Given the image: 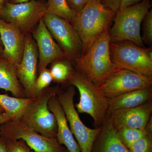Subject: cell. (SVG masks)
<instances>
[{
	"mask_svg": "<svg viewBox=\"0 0 152 152\" xmlns=\"http://www.w3.org/2000/svg\"><path fill=\"white\" fill-rule=\"evenodd\" d=\"M61 152H69V151H68L67 149H66V148H64V149L63 150V151Z\"/></svg>",
	"mask_w": 152,
	"mask_h": 152,
	"instance_id": "8d00e7d4",
	"label": "cell"
},
{
	"mask_svg": "<svg viewBox=\"0 0 152 152\" xmlns=\"http://www.w3.org/2000/svg\"><path fill=\"white\" fill-rule=\"evenodd\" d=\"M150 120L146 127L143 129L125 128L116 130L120 140L128 149L138 139L147 135H152V121Z\"/></svg>",
	"mask_w": 152,
	"mask_h": 152,
	"instance_id": "44dd1931",
	"label": "cell"
},
{
	"mask_svg": "<svg viewBox=\"0 0 152 152\" xmlns=\"http://www.w3.org/2000/svg\"><path fill=\"white\" fill-rule=\"evenodd\" d=\"M142 0H122L120 10L140 2Z\"/></svg>",
	"mask_w": 152,
	"mask_h": 152,
	"instance_id": "f546056e",
	"label": "cell"
},
{
	"mask_svg": "<svg viewBox=\"0 0 152 152\" xmlns=\"http://www.w3.org/2000/svg\"><path fill=\"white\" fill-rule=\"evenodd\" d=\"M0 152H7L5 140L1 137H0Z\"/></svg>",
	"mask_w": 152,
	"mask_h": 152,
	"instance_id": "1f68e13d",
	"label": "cell"
},
{
	"mask_svg": "<svg viewBox=\"0 0 152 152\" xmlns=\"http://www.w3.org/2000/svg\"><path fill=\"white\" fill-rule=\"evenodd\" d=\"M0 89L16 97H26L17 76L16 66L4 57H0Z\"/></svg>",
	"mask_w": 152,
	"mask_h": 152,
	"instance_id": "d6986e66",
	"label": "cell"
},
{
	"mask_svg": "<svg viewBox=\"0 0 152 152\" xmlns=\"http://www.w3.org/2000/svg\"><path fill=\"white\" fill-rule=\"evenodd\" d=\"M0 38L4 46V57L17 66L24 52L26 35L0 18Z\"/></svg>",
	"mask_w": 152,
	"mask_h": 152,
	"instance_id": "9a60e30c",
	"label": "cell"
},
{
	"mask_svg": "<svg viewBox=\"0 0 152 152\" xmlns=\"http://www.w3.org/2000/svg\"><path fill=\"white\" fill-rule=\"evenodd\" d=\"M152 87L135 90L108 99L107 113L121 109L131 108L145 103L152 97Z\"/></svg>",
	"mask_w": 152,
	"mask_h": 152,
	"instance_id": "ac0fdd59",
	"label": "cell"
},
{
	"mask_svg": "<svg viewBox=\"0 0 152 152\" xmlns=\"http://www.w3.org/2000/svg\"><path fill=\"white\" fill-rule=\"evenodd\" d=\"M43 19L52 37L68 60L74 61L81 56V41L72 23L48 11Z\"/></svg>",
	"mask_w": 152,
	"mask_h": 152,
	"instance_id": "30bf717a",
	"label": "cell"
},
{
	"mask_svg": "<svg viewBox=\"0 0 152 152\" xmlns=\"http://www.w3.org/2000/svg\"><path fill=\"white\" fill-rule=\"evenodd\" d=\"M47 11L72 24L77 13L70 7L66 0H48Z\"/></svg>",
	"mask_w": 152,
	"mask_h": 152,
	"instance_id": "7402d4cb",
	"label": "cell"
},
{
	"mask_svg": "<svg viewBox=\"0 0 152 152\" xmlns=\"http://www.w3.org/2000/svg\"><path fill=\"white\" fill-rule=\"evenodd\" d=\"M91 152H129L119 137L109 114L101 126Z\"/></svg>",
	"mask_w": 152,
	"mask_h": 152,
	"instance_id": "e0dca14e",
	"label": "cell"
},
{
	"mask_svg": "<svg viewBox=\"0 0 152 152\" xmlns=\"http://www.w3.org/2000/svg\"><path fill=\"white\" fill-rule=\"evenodd\" d=\"M39 56L37 44L31 34L26 35V44L22 61L16 66L17 75L26 97H36L34 85L38 73Z\"/></svg>",
	"mask_w": 152,
	"mask_h": 152,
	"instance_id": "7c38bea8",
	"label": "cell"
},
{
	"mask_svg": "<svg viewBox=\"0 0 152 152\" xmlns=\"http://www.w3.org/2000/svg\"><path fill=\"white\" fill-rule=\"evenodd\" d=\"M90 0H66L68 5L77 13L80 12Z\"/></svg>",
	"mask_w": 152,
	"mask_h": 152,
	"instance_id": "f1b7e54d",
	"label": "cell"
},
{
	"mask_svg": "<svg viewBox=\"0 0 152 152\" xmlns=\"http://www.w3.org/2000/svg\"><path fill=\"white\" fill-rule=\"evenodd\" d=\"M4 111L3 110L1 107H0V115L1 114H2L3 113H4Z\"/></svg>",
	"mask_w": 152,
	"mask_h": 152,
	"instance_id": "d590c367",
	"label": "cell"
},
{
	"mask_svg": "<svg viewBox=\"0 0 152 152\" xmlns=\"http://www.w3.org/2000/svg\"><path fill=\"white\" fill-rule=\"evenodd\" d=\"M122 0H100V2L106 8L116 13L120 10Z\"/></svg>",
	"mask_w": 152,
	"mask_h": 152,
	"instance_id": "83f0119b",
	"label": "cell"
},
{
	"mask_svg": "<svg viewBox=\"0 0 152 152\" xmlns=\"http://www.w3.org/2000/svg\"><path fill=\"white\" fill-rule=\"evenodd\" d=\"M0 137L7 140H22L37 152H61L64 147L56 139L45 137L22 120H11L0 125Z\"/></svg>",
	"mask_w": 152,
	"mask_h": 152,
	"instance_id": "ba28073f",
	"label": "cell"
},
{
	"mask_svg": "<svg viewBox=\"0 0 152 152\" xmlns=\"http://www.w3.org/2000/svg\"><path fill=\"white\" fill-rule=\"evenodd\" d=\"M47 12V2L42 0L19 4L7 1L0 10V18L26 35L32 33Z\"/></svg>",
	"mask_w": 152,
	"mask_h": 152,
	"instance_id": "52a82bcc",
	"label": "cell"
},
{
	"mask_svg": "<svg viewBox=\"0 0 152 152\" xmlns=\"http://www.w3.org/2000/svg\"><path fill=\"white\" fill-rule=\"evenodd\" d=\"M7 0H0V10L2 8L3 6L5 4L6 2L7 1Z\"/></svg>",
	"mask_w": 152,
	"mask_h": 152,
	"instance_id": "e575fe53",
	"label": "cell"
},
{
	"mask_svg": "<svg viewBox=\"0 0 152 152\" xmlns=\"http://www.w3.org/2000/svg\"><path fill=\"white\" fill-rule=\"evenodd\" d=\"M30 1L31 0H9L8 2L13 4H19V3L26 2Z\"/></svg>",
	"mask_w": 152,
	"mask_h": 152,
	"instance_id": "d6a6232c",
	"label": "cell"
},
{
	"mask_svg": "<svg viewBox=\"0 0 152 152\" xmlns=\"http://www.w3.org/2000/svg\"><path fill=\"white\" fill-rule=\"evenodd\" d=\"M98 1H100V0H98Z\"/></svg>",
	"mask_w": 152,
	"mask_h": 152,
	"instance_id": "f35d334b",
	"label": "cell"
},
{
	"mask_svg": "<svg viewBox=\"0 0 152 152\" xmlns=\"http://www.w3.org/2000/svg\"><path fill=\"white\" fill-rule=\"evenodd\" d=\"M61 91L58 87L45 89L34 99L20 120L42 135L56 139V119L49 108L48 102Z\"/></svg>",
	"mask_w": 152,
	"mask_h": 152,
	"instance_id": "5b68a950",
	"label": "cell"
},
{
	"mask_svg": "<svg viewBox=\"0 0 152 152\" xmlns=\"http://www.w3.org/2000/svg\"><path fill=\"white\" fill-rule=\"evenodd\" d=\"M34 99L18 98L0 94V107L12 117L13 120H20Z\"/></svg>",
	"mask_w": 152,
	"mask_h": 152,
	"instance_id": "ffe728a7",
	"label": "cell"
},
{
	"mask_svg": "<svg viewBox=\"0 0 152 152\" xmlns=\"http://www.w3.org/2000/svg\"><path fill=\"white\" fill-rule=\"evenodd\" d=\"M129 152H152L151 135H147L134 142L129 149Z\"/></svg>",
	"mask_w": 152,
	"mask_h": 152,
	"instance_id": "d4e9b609",
	"label": "cell"
},
{
	"mask_svg": "<svg viewBox=\"0 0 152 152\" xmlns=\"http://www.w3.org/2000/svg\"><path fill=\"white\" fill-rule=\"evenodd\" d=\"M151 7V0H142L119 10L114 16V25L110 31V42L129 41L144 48L140 34L141 25Z\"/></svg>",
	"mask_w": 152,
	"mask_h": 152,
	"instance_id": "3957f363",
	"label": "cell"
},
{
	"mask_svg": "<svg viewBox=\"0 0 152 152\" xmlns=\"http://www.w3.org/2000/svg\"><path fill=\"white\" fill-rule=\"evenodd\" d=\"M4 46H3L1 40V38H0V57H4Z\"/></svg>",
	"mask_w": 152,
	"mask_h": 152,
	"instance_id": "836d02e7",
	"label": "cell"
},
{
	"mask_svg": "<svg viewBox=\"0 0 152 152\" xmlns=\"http://www.w3.org/2000/svg\"><path fill=\"white\" fill-rule=\"evenodd\" d=\"M110 31H106L94 41L86 53L74 61L76 70L88 79L97 87L117 67L110 53Z\"/></svg>",
	"mask_w": 152,
	"mask_h": 152,
	"instance_id": "6da1fadb",
	"label": "cell"
},
{
	"mask_svg": "<svg viewBox=\"0 0 152 152\" xmlns=\"http://www.w3.org/2000/svg\"><path fill=\"white\" fill-rule=\"evenodd\" d=\"M152 112V103L149 101L138 107L117 110L107 114L116 130L125 128L143 129L150 121Z\"/></svg>",
	"mask_w": 152,
	"mask_h": 152,
	"instance_id": "5bb4252c",
	"label": "cell"
},
{
	"mask_svg": "<svg viewBox=\"0 0 152 152\" xmlns=\"http://www.w3.org/2000/svg\"><path fill=\"white\" fill-rule=\"evenodd\" d=\"M53 81L51 74L48 68L40 73L35 83L34 91L36 97L48 87Z\"/></svg>",
	"mask_w": 152,
	"mask_h": 152,
	"instance_id": "cb8c5ba5",
	"label": "cell"
},
{
	"mask_svg": "<svg viewBox=\"0 0 152 152\" xmlns=\"http://www.w3.org/2000/svg\"><path fill=\"white\" fill-rule=\"evenodd\" d=\"M116 13L107 8L98 0H90L77 13L72 24L81 41L83 53L108 30Z\"/></svg>",
	"mask_w": 152,
	"mask_h": 152,
	"instance_id": "7a4b0ae2",
	"label": "cell"
},
{
	"mask_svg": "<svg viewBox=\"0 0 152 152\" xmlns=\"http://www.w3.org/2000/svg\"><path fill=\"white\" fill-rule=\"evenodd\" d=\"M31 33L38 49V73L47 69L50 64L55 61L67 59L47 28L43 18Z\"/></svg>",
	"mask_w": 152,
	"mask_h": 152,
	"instance_id": "4fadbf2b",
	"label": "cell"
},
{
	"mask_svg": "<svg viewBox=\"0 0 152 152\" xmlns=\"http://www.w3.org/2000/svg\"><path fill=\"white\" fill-rule=\"evenodd\" d=\"M32 152H37L34 151H32Z\"/></svg>",
	"mask_w": 152,
	"mask_h": 152,
	"instance_id": "74e56055",
	"label": "cell"
},
{
	"mask_svg": "<svg viewBox=\"0 0 152 152\" xmlns=\"http://www.w3.org/2000/svg\"><path fill=\"white\" fill-rule=\"evenodd\" d=\"M5 140L7 152H32V150L23 140Z\"/></svg>",
	"mask_w": 152,
	"mask_h": 152,
	"instance_id": "4316f807",
	"label": "cell"
},
{
	"mask_svg": "<svg viewBox=\"0 0 152 152\" xmlns=\"http://www.w3.org/2000/svg\"><path fill=\"white\" fill-rule=\"evenodd\" d=\"M142 35L141 36L143 43L148 45L152 44V10H150L143 20Z\"/></svg>",
	"mask_w": 152,
	"mask_h": 152,
	"instance_id": "484cf974",
	"label": "cell"
},
{
	"mask_svg": "<svg viewBox=\"0 0 152 152\" xmlns=\"http://www.w3.org/2000/svg\"><path fill=\"white\" fill-rule=\"evenodd\" d=\"M48 107L56 119V139L60 145L65 146L69 152H81L80 147L71 132L65 114L57 96L52 97L48 102Z\"/></svg>",
	"mask_w": 152,
	"mask_h": 152,
	"instance_id": "2e32d148",
	"label": "cell"
},
{
	"mask_svg": "<svg viewBox=\"0 0 152 152\" xmlns=\"http://www.w3.org/2000/svg\"><path fill=\"white\" fill-rule=\"evenodd\" d=\"M70 61L66 59H64L57 60L53 62L50 71L53 80L58 83L67 81L71 72L74 69Z\"/></svg>",
	"mask_w": 152,
	"mask_h": 152,
	"instance_id": "603a6c76",
	"label": "cell"
},
{
	"mask_svg": "<svg viewBox=\"0 0 152 152\" xmlns=\"http://www.w3.org/2000/svg\"><path fill=\"white\" fill-rule=\"evenodd\" d=\"M67 82L80 93V101L75 105L78 113L88 114L96 127L101 126L107 114L108 99L92 82L74 69Z\"/></svg>",
	"mask_w": 152,
	"mask_h": 152,
	"instance_id": "277c9868",
	"label": "cell"
},
{
	"mask_svg": "<svg viewBox=\"0 0 152 152\" xmlns=\"http://www.w3.org/2000/svg\"><path fill=\"white\" fill-rule=\"evenodd\" d=\"M11 120H13L12 117L5 112H4L0 115V125Z\"/></svg>",
	"mask_w": 152,
	"mask_h": 152,
	"instance_id": "4dcf8cb0",
	"label": "cell"
},
{
	"mask_svg": "<svg viewBox=\"0 0 152 152\" xmlns=\"http://www.w3.org/2000/svg\"><path fill=\"white\" fill-rule=\"evenodd\" d=\"M110 53L117 67L152 76V48L139 47L129 41L110 43Z\"/></svg>",
	"mask_w": 152,
	"mask_h": 152,
	"instance_id": "8992f818",
	"label": "cell"
},
{
	"mask_svg": "<svg viewBox=\"0 0 152 152\" xmlns=\"http://www.w3.org/2000/svg\"><path fill=\"white\" fill-rule=\"evenodd\" d=\"M152 76L141 75L118 68L98 87L107 98L111 99L123 94L152 86Z\"/></svg>",
	"mask_w": 152,
	"mask_h": 152,
	"instance_id": "8fae6325",
	"label": "cell"
},
{
	"mask_svg": "<svg viewBox=\"0 0 152 152\" xmlns=\"http://www.w3.org/2000/svg\"><path fill=\"white\" fill-rule=\"evenodd\" d=\"M75 94V87L72 86L65 91L60 92L57 96L81 152H91L94 142L100 132L101 126L96 129H91L83 123L74 104Z\"/></svg>",
	"mask_w": 152,
	"mask_h": 152,
	"instance_id": "9c48e42d",
	"label": "cell"
}]
</instances>
